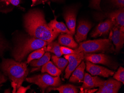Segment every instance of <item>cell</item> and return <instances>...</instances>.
<instances>
[{"mask_svg": "<svg viewBox=\"0 0 124 93\" xmlns=\"http://www.w3.org/2000/svg\"><path fill=\"white\" fill-rule=\"evenodd\" d=\"M24 25L31 36L48 43L53 41L59 35L49 28L44 13L40 10L33 9L26 14L24 17Z\"/></svg>", "mask_w": 124, "mask_h": 93, "instance_id": "cell-1", "label": "cell"}, {"mask_svg": "<svg viewBox=\"0 0 124 93\" xmlns=\"http://www.w3.org/2000/svg\"><path fill=\"white\" fill-rule=\"evenodd\" d=\"M27 63V62H21L12 59H4L0 64L4 74L12 81L14 93L21 86L28 73Z\"/></svg>", "mask_w": 124, "mask_h": 93, "instance_id": "cell-2", "label": "cell"}, {"mask_svg": "<svg viewBox=\"0 0 124 93\" xmlns=\"http://www.w3.org/2000/svg\"><path fill=\"white\" fill-rule=\"evenodd\" d=\"M48 42L33 37H28L17 42L12 53L15 61L21 62L30 52L46 46Z\"/></svg>", "mask_w": 124, "mask_h": 93, "instance_id": "cell-3", "label": "cell"}, {"mask_svg": "<svg viewBox=\"0 0 124 93\" xmlns=\"http://www.w3.org/2000/svg\"><path fill=\"white\" fill-rule=\"evenodd\" d=\"M75 53L84 54L94 53H112L115 51L111 41L108 39L88 40L79 43L78 47L74 50Z\"/></svg>", "mask_w": 124, "mask_h": 93, "instance_id": "cell-4", "label": "cell"}, {"mask_svg": "<svg viewBox=\"0 0 124 93\" xmlns=\"http://www.w3.org/2000/svg\"><path fill=\"white\" fill-rule=\"evenodd\" d=\"M26 81L37 85L40 87L42 93L49 87H58L61 84L60 76L53 77L48 74L37 75L28 78Z\"/></svg>", "mask_w": 124, "mask_h": 93, "instance_id": "cell-5", "label": "cell"}, {"mask_svg": "<svg viewBox=\"0 0 124 93\" xmlns=\"http://www.w3.org/2000/svg\"><path fill=\"white\" fill-rule=\"evenodd\" d=\"M94 16L97 21H102L105 18L112 20L116 23V26L122 32H124V7L110 12H97L95 14Z\"/></svg>", "mask_w": 124, "mask_h": 93, "instance_id": "cell-6", "label": "cell"}, {"mask_svg": "<svg viewBox=\"0 0 124 93\" xmlns=\"http://www.w3.org/2000/svg\"><path fill=\"white\" fill-rule=\"evenodd\" d=\"M84 59L94 64H101L108 66L111 69H117L119 64L110 57L103 53H88L84 54Z\"/></svg>", "mask_w": 124, "mask_h": 93, "instance_id": "cell-7", "label": "cell"}, {"mask_svg": "<svg viewBox=\"0 0 124 93\" xmlns=\"http://www.w3.org/2000/svg\"><path fill=\"white\" fill-rule=\"evenodd\" d=\"M84 54L83 53L65 55L64 57L69 61V65L65 71L64 78L69 79L71 73L80 64L83 60L84 59Z\"/></svg>", "mask_w": 124, "mask_h": 93, "instance_id": "cell-8", "label": "cell"}, {"mask_svg": "<svg viewBox=\"0 0 124 93\" xmlns=\"http://www.w3.org/2000/svg\"><path fill=\"white\" fill-rule=\"evenodd\" d=\"M116 26V23L115 21L108 19L104 21H101L92 32L91 37H97L107 35L113 27Z\"/></svg>", "mask_w": 124, "mask_h": 93, "instance_id": "cell-9", "label": "cell"}, {"mask_svg": "<svg viewBox=\"0 0 124 93\" xmlns=\"http://www.w3.org/2000/svg\"><path fill=\"white\" fill-rule=\"evenodd\" d=\"M86 71L92 75L100 76L108 78L114 75L115 72L105 67L96 65L90 62L86 61Z\"/></svg>", "mask_w": 124, "mask_h": 93, "instance_id": "cell-10", "label": "cell"}, {"mask_svg": "<svg viewBox=\"0 0 124 93\" xmlns=\"http://www.w3.org/2000/svg\"><path fill=\"white\" fill-rule=\"evenodd\" d=\"M92 27V24L88 21L84 20L79 21L75 37L77 42L80 43L86 41L88 32Z\"/></svg>", "mask_w": 124, "mask_h": 93, "instance_id": "cell-11", "label": "cell"}, {"mask_svg": "<svg viewBox=\"0 0 124 93\" xmlns=\"http://www.w3.org/2000/svg\"><path fill=\"white\" fill-rule=\"evenodd\" d=\"M122 86V82L112 78L105 80L96 93H117Z\"/></svg>", "mask_w": 124, "mask_h": 93, "instance_id": "cell-12", "label": "cell"}, {"mask_svg": "<svg viewBox=\"0 0 124 93\" xmlns=\"http://www.w3.org/2000/svg\"><path fill=\"white\" fill-rule=\"evenodd\" d=\"M105 80L101 79L98 76H91L90 74L85 73L84 75L83 84L78 88L81 90L80 93H81L84 90H88L94 87H99L102 85Z\"/></svg>", "mask_w": 124, "mask_h": 93, "instance_id": "cell-13", "label": "cell"}, {"mask_svg": "<svg viewBox=\"0 0 124 93\" xmlns=\"http://www.w3.org/2000/svg\"><path fill=\"white\" fill-rule=\"evenodd\" d=\"M77 9L71 7L65 10L63 14L66 25L72 35L76 32V22L77 16Z\"/></svg>", "mask_w": 124, "mask_h": 93, "instance_id": "cell-14", "label": "cell"}, {"mask_svg": "<svg viewBox=\"0 0 124 93\" xmlns=\"http://www.w3.org/2000/svg\"><path fill=\"white\" fill-rule=\"evenodd\" d=\"M109 39L115 46L116 52L119 53L124 45V32L121 31L118 27L114 26L110 31Z\"/></svg>", "mask_w": 124, "mask_h": 93, "instance_id": "cell-15", "label": "cell"}, {"mask_svg": "<svg viewBox=\"0 0 124 93\" xmlns=\"http://www.w3.org/2000/svg\"><path fill=\"white\" fill-rule=\"evenodd\" d=\"M58 43L61 45L74 50L78 47V44L73 38V35L71 34L61 33L58 37Z\"/></svg>", "mask_w": 124, "mask_h": 93, "instance_id": "cell-16", "label": "cell"}, {"mask_svg": "<svg viewBox=\"0 0 124 93\" xmlns=\"http://www.w3.org/2000/svg\"><path fill=\"white\" fill-rule=\"evenodd\" d=\"M85 64L83 61L73 71L69 80L70 82L73 83H80L83 81Z\"/></svg>", "mask_w": 124, "mask_h": 93, "instance_id": "cell-17", "label": "cell"}, {"mask_svg": "<svg viewBox=\"0 0 124 93\" xmlns=\"http://www.w3.org/2000/svg\"><path fill=\"white\" fill-rule=\"evenodd\" d=\"M57 18L55 16V19L51 21L48 24V26L51 30L57 34L66 33L72 34L65 24L62 22L57 21Z\"/></svg>", "mask_w": 124, "mask_h": 93, "instance_id": "cell-18", "label": "cell"}, {"mask_svg": "<svg viewBox=\"0 0 124 93\" xmlns=\"http://www.w3.org/2000/svg\"><path fill=\"white\" fill-rule=\"evenodd\" d=\"M52 91H58L60 93H77V87L71 84L64 85L58 87H49L46 89L47 93Z\"/></svg>", "mask_w": 124, "mask_h": 93, "instance_id": "cell-19", "label": "cell"}, {"mask_svg": "<svg viewBox=\"0 0 124 93\" xmlns=\"http://www.w3.org/2000/svg\"><path fill=\"white\" fill-rule=\"evenodd\" d=\"M42 73L47 72L51 75L54 76H60L62 71L54 65L52 62L49 61L42 66Z\"/></svg>", "mask_w": 124, "mask_h": 93, "instance_id": "cell-20", "label": "cell"}, {"mask_svg": "<svg viewBox=\"0 0 124 93\" xmlns=\"http://www.w3.org/2000/svg\"><path fill=\"white\" fill-rule=\"evenodd\" d=\"M47 46V47H45L46 52L53 53L56 56L59 57L62 56V54L60 50V46L58 42L57 41H52L48 43Z\"/></svg>", "mask_w": 124, "mask_h": 93, "instance_id": "cell-21", "label": "cell"}, {"mask_svg": "<svg viewBox=\"0 0 124 93\" xmlns=\"http://www.w3.org/2000/svg\"><path fill=\"white\" fill-rule=\"evenodd\" d=\"M51 58V55L49 52H46L41 58L37 60H33L31 61L30 65L35 67H39L43 66L49 61Z\"/></svg>", "mask_w": 124, "mask_h": 93, "instance_id": "cell-22", "label": "cell"}, {"mask_svg": "<svg viewBox=\"0 0 124 93\" xmlns=\"http://www.w3.org/2000/svg\"><path fill=\"white\" fill-rule=\"evenodd\" d=\"M52 59L55 65L61 71H64L69 64V61L66 59L61 58L56 55L52 56Z\"/></svg>", "mask_w": 124, "mask_h": 93, "instance_id": "cell-23", "label": "cell"}, {"mask_svg": "<svg viewBox=\"0 0 124 93\" xmlns=\"http://www.w3.org/2000/svg\"><path fill=\"white\" fill-rule=\"evenodd\" d=\"M45 52V47L36 50L29 55L27 59V63L29 64L33 60L41 58L44 55Z\"/></svg>", "mask_w": 124, "mask_h": 93, "instance_id": "cell-24", "label": "cell"}, {"mask_svg": "<svg viewBox=\"0 0 124 93\" xmlns=\"http://www.w3.org/2000/svg\"><path fill=\"white\" fill-rule=\"evenodd\" d=\"M113 79L122 82L123 84H124V69L123 67L122 66L119 67L117 72L114 75Z\"/></svg>", "mask_w": 124, "mask_h": 93, "instance_id": "cell-25", "label": "cell"}, {"mask_svg": "<svg viewBox=\"0 0 124 93\" xmlns=\"http://www.w3.org/2000/svg\"><path fill=\"white\" fill-rule=\"evenodd\" d=\"M101 0H92L90 3V7L97 10L99 11H102L100 7V3Z\"/></svg>", "mask_w": 124, "mask_h": 93, "instance_id": "cell-26", "label": "cell"}, {"mask_svg": "<svg viewBox=\"0 0 124 93\" xmlns=\"http://www.w3.org/2000/svg\"><path fill=\"white\" fill-rule=\"evenodd\" d=\"M60 50L62 55H69V54H74L75 53L74 50L67 47L64 46H60Z\"/></svg>", "mask_w": 124, "mask_h": 93, "instance_id": "cell-27", "label": "cell"}, {"mask_svg": "<svg viewBox=\"0 0 124 93\" xmlns=\"http://www.w3.org/2000/svg\"><path fill=\"white\" fill-rule=\"evenodd\" d=\"M1 1L5 2L6 5H11L14 7H18L21 4V0H2Z\"/></svg>", "mask_w": 124, "mask_h": 93, "instance_id": "cell-28", "label": "cell"}, {"mask_svg": "<svg viewBox=\"0 0 124 93\" xmlns=\"http://www.w3.org/2000/svg\"><path fill=\"white\" fill-rule=\"evenodd\" d=\"M111 2L117 7L119 8H123L124 7V0H110Z\"/></svg>", "mask_w": 124, "mask_h": 93, "instance_id": "cell-29", "label": "cell"}, {"mask_svg": "<svg viewBox=\"0 0 124 93\" xmlns=\"http://www.w3.org/2000/svg\"><path fill=\"white\" fill-rule=\"evenodd\" d=\"M32 4L31 7L36 6L40 4H44L48 2V0H31Z\"/></svg>", "mask_w": 124, "mask_h": 93, "instance_id": "cell-30", "label": "cell"}, {"mask_svg": "<svg viewBox=\"0 0 124 93\" xmlns=\"http://www.w3.org/2000/svg\"><path fill=\"white\" fill-rule=\"evenodd\" d=\"M7 78L6 75L4 74H3L1 72H0V88L2 85L7 82Z\"/></svg>", "mask_w": 124, "mask_h": 93, "instance_id": "cell-31", "label": "cell"}, {"mask_svg": "<svg viewBox=\"0 0 124 93\" xmlns=\"http://www.w3.org/2000/svg\"><path fill=\"white\" fill-rule=\"evenodd\" d=\"M6 48L7 45H6L5 43L4 42L3 40L0 38V54L2 53Z\"/></svg>", "mask_w": 124, "mask_h": 93, "instance_id": "cell-32", "label": "cell"}, {"mask_svg": "<svg viewBox=\"0 0 124 93\" xmlns=\"http://www.w3.org/2000/svg\"><path fill=\"white\" fill-rule=\"evenodd\" d=\"M30 88V86L25 87H23L21 86L18 89V91H17V93H25L26 91L29 89Z\"/></svg>", "mask_w": 124, "mask_h": 93, "instance_id": "cell-33", "label": "cell"}, {"mask_svg": "<svg viewBox=\"0 0 124 93\" xmlns=\"http://www.w3.org/2000/svg\"><path fill=\"white\" fill-rule=\"evenodd\" d=\"M51 0V1H53V2H57V1H60L61 0Z\"/></svg>", "mask_w": 124, "mask_h": 93, "instance_id": "cell-34", "label": "cell"}]
</instances>
